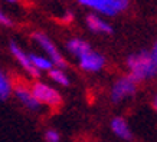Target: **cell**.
I'll return each instance as SVG.
<instances>
[{
  "instance_id": "19",
  "label": "cell",
  "mask_w": 157,
  "mask_h": 142,
  "mask_svg": "<svg viewBox=\"0 0 157 142\" xmlns=\"http://www.w3.org/2000/svg\"><path fill=\"white\" fill-rule=\"evenodd\" d=\"M5 2H7V3H16L17 0H5Z\"/></svg>"
},
{
  "instance_id": "12",
  "label": "cell",
  "mask_w": 157,
  "mask_h": 142,
  "mask_svg": "<svg viewBox=\"0 0 157 142\" xmlns=\"http://www.w3.org/2000/svg\"><path fill=\"white\" fill-rule=\"evenodd\" d=\"M29 59L32 62V65L36 71L40 73L42 71H51L53 67V63L49 60L48 57L45 56H40V55H35V53H29Z\"/></svg>"
},
{
  "instance_id": "9",
  "label": "cell",
  "mask_w": 157,
  "mask_h": 142,
  "mask_svg": "<svg viewBox=\"0 0 157 142\" xmlns=\"http://www.w3.org/2000/svg\"><path fill=\"white\" fill-rule=\"evenodd\" d=\"M13 93H14V96L20 100V104H23L28 109H30V111H38V109L40 108L39 102L35 99V96L32 95L30 89H28L26 86H23V85L14 86Z\"/></svg>"
},
{
  "instance_id": "6",
  "label": "cell",
  "mask_w": 157,
  "mask_h": 142,
  "mask_svg": "<svg viewBox=\"0 0 157 142\" xmlns=\"http://www.w3.org/2000/svg\"><path fill=\"white\" fill-rule=\"evenodd\" d=\"M78 60H79L81 69H84L86 72H98L105 65V57L101 53L92 50V49L78 57Z\"/></svg>"
},
{
  "instance_id": "3",
  "label": "cell",
  "mask_w": 157,
  "mask_h": 142,
  "mask_svg": "<svg viewBox=\"0 0 157 142\" xmlns=\"http://www.w3.org/2000/svg\"><path fill=\"white\" fill-rule=\"evenodd\" d=\"M32 38L36 43H38L40 49H42L43 52L46 53V56L51 62H52L55 66H58V69H63V67H67V62L63 59V56L61 55V52L56 49V46L53 45V42L51 39L46 36L45 33L42 32H35L32 35Z\"/></svg>"
},
{
  "instance_id": "8",
  "label": "cell",
  "mask_w": 157,
  "mask_h": 142,
  "mask_svg": "<svg viewBox=\"0 0 157 142\" xmlns=\"http://www.w3.org/2000/svg\"><path fill=\"white\" fill-rule=\"evenodd\" d=\"M86 26L94 33H101V35L113 33V26L104 17H101L100 14H97V13H90L86 16Z\"/></svg>"
},
{
  "instance_id": "17",
  "label": "cell",
  "mask_w": 157,
  "mask_h": 142,
  "mask_svg": "<svg viewBox=\"0 0 157 142\" xmlns=\"http://www.w3.org/2000/svg\"><path fill=\"white\" fill-rule=\"evenodd\" d=\"M72 19H74V14H72V12H67V13L63 14V22H71Z\"/></svg>"
},
{
  "instance_id": "13",
  "label": "cell",
  "mask_w": 157,
  "mask_h": 142,
  "mask_svg": "<svg viewBox=\"0 0 157 142\" xmlns=\"http://www.w3.org/2000/svg\"><path fill=\"white\" fill-rule=\"evenodd\" d=\"M13 92V86H12V82L7 78L3 71H0V100H6L9 99V96Z\"/></svg>"
},
{
  "instance_id": "15",
  "label": "cell",
  "mask_w": 157,
  "mask_h": 142,
  "mask_svg": "<svg viewBox=\"0 0 157 142\" xmlns=\"http://www.w3.org/2000/svg\"><path fill=\"white\" fill-rule=\"evenodd\" d=\"M45 139H46V142H59L61 141V135L55 129H49L48 132L45 133Z\"/></svg>"
},
{
  "instance_id": "16",
  "label": "cell",
  "mask_w": 157,
  "mask_h": 142,
  "mask_svg": "<svg viewBox=\"0 0 157 142\" xmlns=\"http://www.w3.org/2000/svg\"><path fill=\"white\" fill-rule=\"evenodd\" d=\"M150 55H151V57H153V60H154V63L157 65V42L153 45V47H151V52H150Z\"/></svg>"
},
{
  "instance_id": "2",
  "label": "cell",
  "mask_w": 157,
  "mask_h": 142,
  "mask_svg": "<svg viewBox=\"0 0 157 142\" xmlns=\"http://www.w3.org/2000/svg\"><path fill=\"white\" fill-rule=\"evenodd\" d=\"M82 6L102 16H117L128 7L130 0H78Z\"/></svg>"
},
{
  "instance_id": "7",
  "label": "cell",
  "mask_w": 157,
  "mask_h": 142,
  "mask_svg": "<svg viewBox=\"0 0 157 142\" xmlns=\"http://www.w3.org/2000/svg\"><path fill=\"white\" fill-rule=\"evenodd\" d=\"M9 49L10 52H12V55L14 56V59L19 62V65L22 67H23L25 71L28 72L30 76H33V78H38L40 73H39L36 69L33 67V65H32V62H30V59H29V53H26L22 49V47L17 45L16 42H10L9 45Z\"/></svg>"
},
{
  "instance_id": "14",
  "label": "cell",
  "mask_w": 157,
  "mask_h": 142,
  "mask_svg": "<svg viewBox=\"0 0 157 142\" xmlns=\"http://www.w3.org/2000/svg\"><path fill=\"white\" fill-rule=\"evenodd\" d=\"M49 78L52 79L55 83H58V85H62V86H68L69 85V78L67 76V73L62 71V69H51L49 71Z\"/></svg>"
},
{
  "instance_id": "11",
  "label": "cell",
  "mask_w": 157,
  "mask_h": 142,
  "mask_svg": "<svg viewBox=\"0 0 157 142\" xmlns=\"http://www.w3.org/2000/svg\"><path fill=\"white\" fill-rule=\"evenodd\" d=\"M67 49L69 50L71 55H74L75 57H79L84 53L88 52V50H91V46H90V43L85 42V40H82L79 38H74L71 40H68Z\"/></svg>"
},
{
  "instance_id": "5",
  "label": "cell",
  "mask_w": 157,
  "mask_h": 142,
  "mask_svg": "<svg viewBox=\"0 0 157 142\" xmlns=\"http://www.w3.org/2000/svg\"><path fill=\"white\" fill-rule=\"evenodd\" d=\"M136 82L130 76H123L111 88V99L113 102H121V100L131 98L136 93Z\"/></svg>"
},
{
  "instance_id": "18",
  "label": "cell",
  "mask_w": 157,
  "mask_h": 142,
  "mask_svg": "<svg viewBox=\"0 0 157 142\" xmlns=\"http://www.w3.org/2000/svg\"><path fill=\"white\" fill-rule=\"evenodd\" d=\"M153 106H154V109L157 111V95L154 96V100H153Z\"/></svg>"
},
{
  "instance_id": "4",
  "label": "cell",
  "mask_w": 157,
  "mask_h": 142,
  "mask_svg": "<svg viewBox=\"0 0 157 142\" xmlns=\"http://www.w3.org/2000/svg\"><path fill=\"white\" fill-rule=\"evenodd\" d=\"M30 92L35 96V99L39 102V105H48V106H58L61 105L62 98L61 93L52 86L46 85L43 82H35L30 88Z\"/></svg>"
},
{
  "instance_id": "10",
  "label": "cell",
  "mask_w": 157,
  "mask_h": 142,
  "mask_svg": "<svg viewBox=\"0 0 157 142\" xmlns=\"http://www.w3.org/2000/svg\"><path fill=\"white\" fill-rule=\"evenodd\" d=\"M111 129H113V132L117 135L118 138L121 139H125V141H131V138H133V132H131V129H130L128 123L124 118L121 116H117L111 121Z\"/></svg>"
},
{
  "instance_id": "1",
  "label": "cell",
  "mask_w": 157,
  "mask_h": 142,
  "mask_svg": "<svg viewBox=\"0 0 157 142\" xmlns=\"http://www.w3.org/2000/svg\"><path fill=\"white\" fill-rule=\"evenodd\" d=\"M127 67L130 71V78L136 83L153 79L157 76V65L153 60L151 55L147 50H140L127 57Z\"/></svg>"
}]
</instances>
